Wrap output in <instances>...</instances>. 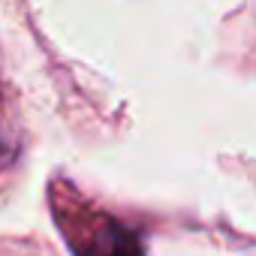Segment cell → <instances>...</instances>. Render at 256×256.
I'll list each match as a JSON object with an SVG mask.
<instances>
[{"label": "cell", "mask_w": 256, "mask_h": 256, "mask_svg": "<svg viewBox=\"0 0 256 256\" xmlns=\"http://www.w3.org/2000/svg\"><path fill=\"white\" fill-rule=\"evenodd\" d=\"M60 226L76 256H145L139 235L108 214H66Z\"/></svg>", "instance_id": "6da1fadb"}]
</instances>
